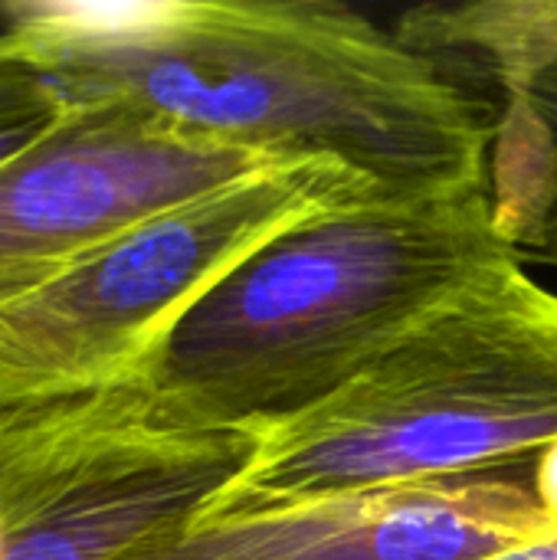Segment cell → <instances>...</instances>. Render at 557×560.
<instances>
[{"label": "cell", "instance_id": "cell-1", "mask_svg": "<svg viewBox=\"0 0 557 560\" xmlns=\"http://www.w3.org/2000/svg\"><path fill=\"white\" fill-rule=\"evenodd\" d=\"M66 108H128L394 197L489 184V108L394 30L332 0H151L105 46L43 62Z\"/></svg>", "mask_w": 557, "mask_h": 560}, {"label": "cell", "instance_id": "cell-8", "mask_svg": "<svg viewBox=\"0 0 557 560\" xmlns=\"http://www.w3.org/2000/svg\"><path fill=\"white\" fill-rule=\"evenodd\" d=\"M59 108L66 105L59 102L33 49L20 36L0 30V121L33 118Z\"/></svg>", "mask_w": 557, "mask_h": 560}, {"label": "cell", "instance_id": "cell-11", "mask_svg": "<svg viewBox=\"0 0 557 560\" xmlns=\"http://www.w3.org/2000/svg\"><path fill=\"white\" fill-rule=\"evenodd\" d=\"M10 535H13V515H10V499H7V482H3V417H0V560H7Z\"/></svg>", "mask_w": 557, "mask_h": 560}, {"label": "cell", "instance_id": "cell-9", "mask_svg": "<svg viewBox=\"0 0 557 560\" xmlns=\"http://www.w3.org/2000/svg\"><path fill=\"white\" fill-rule=\"evenodd\" d=\"M69 108H59V112H43V115H33V118H16V121H0V167L7 161H13L16 154H23L30 144H36Z\"/></svg>", "mask_w": 557, "mask_h": 560}, {"label": "cell", "instance_id": "cell-10", "mask_svg": "<svg viewBox=\"0 0 557 560\" xmlns=\"http://www.w3.org/2000/svg\"><path fill=\"white\" fill-rule=\"evenodd\" d=\"M532 489H535V499L548 518V528L557 538V440L542 453L535 456V466H532Z\"/></svg>", "mask_w": 557, "mask_h": 560}, {"label": "cell", "instance_id": "cell-7", "mask_svg": "<svg viewBox=\"0 0 557 560\" xmlns=\"http://www.w3.org/2000/svg\"><path fill=\"white\" fill-rule=\"evenodd\" d=\"M394 33L489 108L496 226L522 266H557V0L417 7Z\"/></svg>", "mask_w": 557, "mask_h": 560}, {"label": "cell", "instance_id": "cell-6", "mask_svg": "<svg viewBox=\"0 0 557 560\" xmlns=\"http://www.w3.org/2000/svg\"><path fill=\"white\" fill-rule=\"evenodd\" d=\"M552 538L532 479L496 469L233 525H184L118 560H496Z\"/></svg>", "mask_w": 557, "mask_h": 560}, {"label": "cell", "instance_id": "cell-4", "mask_svg": "<svg viewBox=\"0 0 557 560\" xmlns=\"http://www.w3.org/2000/svg\"><path fill=\"white\" fill-rule=\"evenodd\" d=\"M381 194L348 167L292 161L102 243L0 302V407L138 384L187 308L246 256L302 220Z\"/></svg>", "mask_w": 557, "mask_h": 560}, {"label": "cell", "instance_id": "cell-2", "mask_svg": "<svg viewBox=\"0 0 557 560\" xmlns=\"http://www.w3.org/2000/svg\"><path fill=\"white\" fill-rule=\"evenodd\" d=\"M506 259L519 256L496 226L489 184L325 210L187 308L135 387L177 427L256 433L332 397Z\"/></svg>", "mask_w": 557, "mask_h": 560}, {"label": "cell", "instance_id": "cell-3", "mask_svg": "<svg viewBox=\"0 0 557 560\" xmlns=\"http://www.w3.org/2000/svg\"><path fill=\"white\" fill-rule=\"evenodd\" d=\"M253 436L250 463L187 525L532 463L557 440V292L506 259L332 397Z\"/></svg>", "mask_w": 557, "mask_h": 560}, {"label": "cell", "instance_id": "cell-5", "mask_svg": "<svg viewBox=\"0 0 557 560\" xmlns=\"http://www.w3.org/2000/svg\"><path fill=\"white\" fill-rule=\"evenodd\" d=\"M292 161L197 138L128 108H69L0 167V302L102 243Z\"/></svg>", "mask_w": 557, "mask_h": 560}]
</instances>
